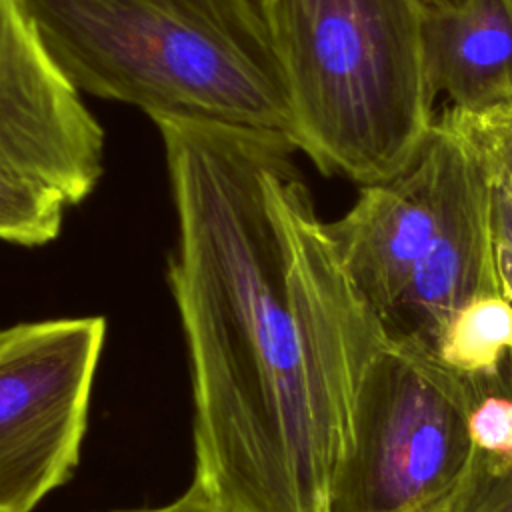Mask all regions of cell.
Instances as JSON below:
<instances>
[{
	"label": "cell",
	"mask_w": 512,
	"mask_h": 512,
	"mask_svg": "<svg viewBox=\"0 0 512 512\" xmlns=\"http://www.w3.org/2000/svg\"><path fill=\"white\" fill-rule=\"evenodd\" d=\"M152 122L178 218L168 282L190 356L192 484L230 512H330L356 390L390 330L318 218L290 136Z\"/></svg>",
	"instance_id": "cell-1"
},
{
	"label": "cell",
	"mask_w": 512,
	"mask_h": 512,
	"mask_svg": "<svg viewBox=\"0 0 512 512\" xmlns=\"http://www.w3.org/2000/svg\"><path fill=\"white\" fill-rule=\"evenodd\" d=\"M22 2L80 92L136 106L150 120L216 122L296 142L260 0Z\"/></svg>",
	"instance_id": "cell-2"
},
{
	"label": "cell",
	"mask_w": 512,
	"mask_h": 512,
	"mask_svg": "<svg viewBox=\"0 0 512 512\" xmlns=\"http://www.w3.org/2000/svg\"><path fill=\"white\" fill-rule=\"evenodd\" d=\"M298 150L360 186L404 172L434 128L424 0H260Z\"/></svg>",
	"instance_id": "cell-3"
},
{
	"label": "cell",
	"mask_w": 512,
	"mask_h": 512,
	"mask_svg": "<svg viewBox=\"0 0 512 512\" xmlns=\"http://www.w3.org/2000/svg\"><path fill=\"white\" fill-rule=\"evenodd\" d=\"M480 390L390 332L362 372L330 512H450L478 460L468 418Z\"/></svg>",
	"instance_id": "cell-4"
},
{
	"label": "cell",
	"mask_w": 512,
	"mask_h": 512,
	"mask_svg": "<svg viewBox=\"0 0 512 512\" xmlns=\"http://www.w3.org/2000/svg\"><path fill=\"white\" fill-rule=\"evenodd\" d=\"M102 316L0 328V512H32L80 460Z\"/></svg>",
	"instance_id": "cell-5"
},
{
	"label": "cell",
	"mask_w": 512,
	"mask_h": 512,
	"mask_svg": "<svg viewBox=\"0 0 512 512\" xmlns=\"http://www.w3.org/2000/svg\"><path fill=\"white\" fill-rule=\"evenodd\" d=\"M44 46L22 0H0V168L58 190L68 204L104 172V128Z\"/></svg>",
	"instance_id": "cell-6"
},
{
	"label": "cell",
	"mask_w": 512,
	"mask_h": 512,
	"mask_svg": "<svg viewBox=\"0 0 512 512\" xmlns=\"http://www.w3.org/2000/svg\"><path fill=\"white\" fill-rule=\"evenodd\" d=\"M462 150V136L436 118L424 148L404 172L360 186L352 208L326 222L348 276L382 320L436 234Z\"/></svg>",
	"instance_id": "cell-7"
},
{
	"label": "cell",
	"mask_w": 512,
	"mask_h": 512,
	"mask_svg": "<svg viewBox=\"0 0 512 512\" xmlns=\"http://www.w3.org/2000/svg\"><path fill=\"white\" fill-rule=\"evenodd\" d=\"M492 294H502L492 182L464 140L436 234L384 324L392 334L434 350L446 322L462 306Z\"/></svg>",
	"instance_id": "cell-8"
},
{
	"label": "cell",
	"mask_w": 512,
	"mask_h": 512,
	"mask_svg": "<svg viewBox=\"0 0 512 512\" xmlns=\"http://www.w3.org/2000/svg\"><path fill=\"white\" fill-rule=\"evenodd\" d=\"M426 72L434 96L482 112L512 106V0L426 6Z\"/></svg>",
	"instance_id": "cell-9"
},
{
	"label": "cell",
	"mask_w": 512,
	"mask_h": 512,
	"mask_svg": "<svg viewBox=\"0 0 512 512\" xmlns=\"http://www.w3.org/2000/svg\"><path fill=\"white\" fill-rule=\"evenodd\" d=\"M434 352L466 378L496 380L502 360L512 352V302L504 294L468 302L446 322Z\"/></svg>",
	"instance_id": "cell-10"
},
{
	"label": "cell",
	"mask_w": 512,
	"mask_h": 512,
	"mask_svg": "<svg viewBox=\"0 0 512 512\" xmlns=\"http://www.w3.org/2000/svg\"><path fill=\"white\" fill-rule=\"evenodd\" d=\"M66 206L52 186L0 168V240L20 246L52 242L62 230Z\"/></svg>",
	"instance_id": "cell-11"
},
{
	"label": "cell",
	"mask_w": 512,
	"mask_h": 512,
	"mask_svg": "<svg viewBox=\"0 0 512 512\" xmlns=\"http://www.w3.org/2000/svg\"><path fill=\"white\" fill-rule=\"evenodd\" d=\"M440 118L470 144L492 186L512 198V106L482 112L450 106Z\"/></svg>",
	"instance_id": "cell-12"
},
{
	"label": "cell",
	"mask_w": 512,
	"mask_h": 512,
	"mask_svg": "<svg viewBox=\"0 0 512 512\" xmlns=\"http://www.w3.org/2000/svg\"><path fill=\"white\" fill-rule=\"evenodd\" d=\"M496 380L488 384V392L478 394L468 430L478 458L490 466H512V396L498 392Z\"/></svg>",
	"instance_id": "cell-13"
},
{
	"label": "cell",
	"mask_w": 512,
	"mask_h": 512,
	"mask_svg": "<svg viewBox=\"0 0 512 512\" xmlns=\"http://www.w3.org/2000/svg\"><path fill=\"white\" fill-rule=\"evenodd\" d=\"M450 512H512V466L476 460L474 474Z\"/></svg>",
	"instance_id": "cell-14"
},
{
	"label": "cell",
	"mask_w": 512,
	"mask_h": 512,
	"mask_svg": "<svg viewBox=\"0 0 512 512\" xmlns=\"http://www.w3.org/2000/svg\"><path fill=\"white\" fill-rule=\"evenodd\" d=\"M496 268L502 294L512 302V198L492 186Z\"/></svg>",
	"instance_id": "cell-15"
},
{
	"label": "cell",
	"mask_w": 512,
	"mask_h": 512,
	"mask_svg": "<svg viewBox=\"0 0 512 512\" xmlns=\"http://www.w3.org/2000/svg\"><path fill=\"white\" fill-rule=\"evenodd\" d=\"M110 512H230L212 498H208L200 488L190 484V488L176 500L156 506V508H136V510H110Z\"/></svg>",
	"instance_id": "cell-16"
},
{
	"label": "cell",
	"mask_w": 512,
	"mask_h": 512,
	"mask_svg": "<svg viewBox=\"0 0 512 512\" xmlns=\"http://www.w3.org/2000/svg\"><path fill=\"white\" fill-rule=\"evenodd\" d=\"M426 6H436V8H456L464 4V0H424Z\"/></svg>",
	"instance_id": "cell-17"
}]
</instances>
